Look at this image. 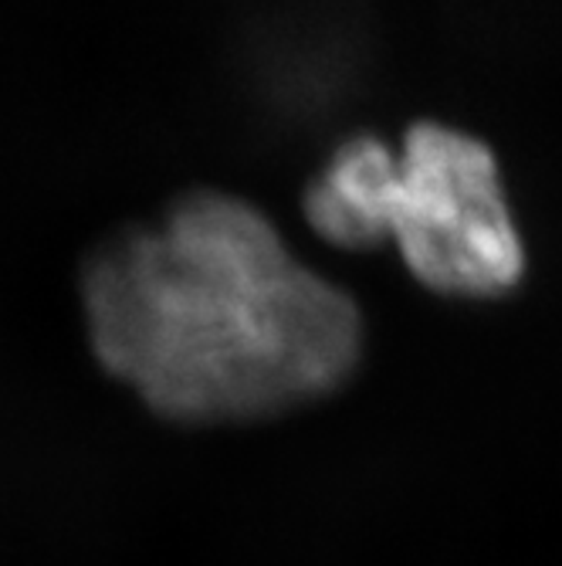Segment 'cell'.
<instances>
[{
	"mask_svg": "<svg viewBox=\"0 0 562 566\" xmlns=\"http://www.w3.org/2000/svg\"><path fill=\"white\" fill-rule=\"evenodd\" d=\"M396 149L380 136H356L336 149L305 190V221L339 248H377L386 241V200Z\"/></svg>",
	"mask_w": 562,
	"mask_h": 566,
	"instance_id": "cell-3",
	"label": "cell"
},
{
	"mask_svg": "<svg viewBox=\"0 0 562 566\" xmlns=\"http://www.w3.org/2000/svg\"><path fill=\"white\" fill-rule=\"evenodd\" d=\"M98 364L183 424L282 415L360 364L363 316L251 203L197 190L102 244L82 275Z\"/></svg>",
	"mask_w": 562,
	"mask_h": 566,
	"instance_id": "cell-1",
	"label": "cell"
},
{
	"mask_svg": "<svg viewBox=\"0 0 562 566\" xmlns=\"http://www.w3.org/2000/svg\"><path fill=\"white\" fill-rule=\"evenodd\" d=\"M386 241L400 248L411 275L441 295H501L526 272L522 234L491 149L437 123L411 126L396 149Z\"/></svg>",
	"mask_w": 562,
	"mask_h": 566,
	"instance_id": "cell-2",
	"label": "cell"
}]
</instances>
